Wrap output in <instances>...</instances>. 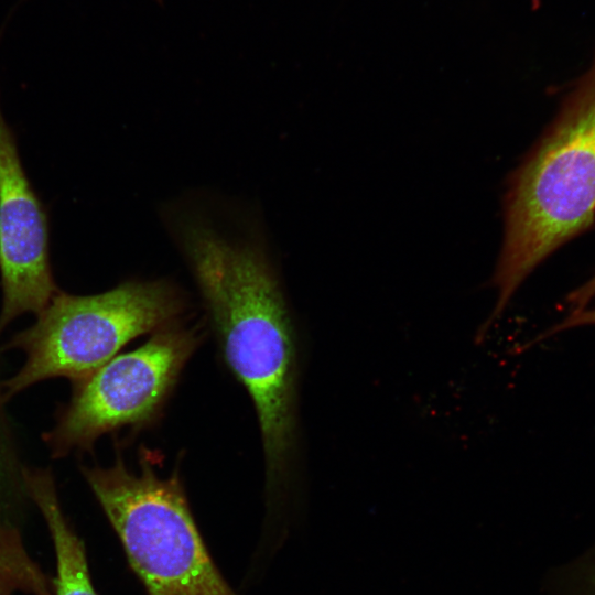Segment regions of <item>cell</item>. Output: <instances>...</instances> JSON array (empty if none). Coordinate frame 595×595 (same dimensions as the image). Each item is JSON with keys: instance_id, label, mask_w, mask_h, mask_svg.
I'll use <instances>...</instances> for the list:
<instances>
[{"instance_id": "cell-1", "label": "cell", "mask_w": 595, "mask_h": 595, "mask_svg": "<svg viewBox=\"0 0 595 595\" xmlns=\"http://www.w3.org/2000/svg\"><path fill=\"white\" fill-rule=\"evenodd\" d=\"M159 217L196 282L228 368L253 402L275 485L295 448L298 350L262 218L204 191L165 202Z\"/></svg>"}, {"instance_id": "cell-2", "label": "cell", "mask_w": 595, "mask_h": 595, "mask_svg": "<svg viewBox=\"0 0 595 595\" xmlns=\"http://www.w3.org/2000/svg\"><path fill=\"white\" fill-rule=\"evenodd\" d=\"M504 221L491 279L497 300L479 326L482 334L490 332L539 264L595 225V55L511 173Z\"/></svg>"}, {"instance_id": "cell-3", "label": "cell", "mask_w": 595, "mask_h": 595, "mask_svg": "<svg viewBox=\"0 0 595 595\" xmlns=\"http://www.w3.org/2000/svg\"><path fill=\"white\" fill-rule=\"evenodd\" d=\"M120 457L108 468H83L148 595H237L214 563L192 516L178 473L160 478Z\"/></svg>"}, {"instance_id": "cell-4", "label": "cell", "mask_w": 595, "mask_h": 595, "mask_svg": "<svg viewBox=\"0 0 595 595\" xmlns=\"http://www.w3.org/2000/svg\"><path fill=\"white\" fill-rule=\"evenodd\" d=\"M185 307L181 289L166 279L127 280L94 295L57 292L12 340L26 360L3 385L4 399L52 377L84 382L133 338L172 326Z\"/></svg>"}, {"instance_id": "cell-5", "label": "cell", "mask_w": 595, "mask_h": 595, "mask_svg": "<svg viewBox=\"0 0 595 595\" xmlns=\"http://www.w3.org/2000/svg\"><path fill=\"white\" fill-rule=\"evenodd\" d=\"M199 343L198 332L173 325L134 350L115 356L77 390L47 440L53 454L88 450L104 433L142 428L162 411Z\"/></svg>"}, {"instance_id": "cell-6", "label": "cell", "mask_w": 595, "mask_h": 595, "mask_svg": "<svg viewBox=\"0 0 595 595\" xmlns=\"http://www.w3.org/2000/svg\"><path fill=\"white\" fill-rule=\"evenodd\" d=\"M0 332L14 317L37 315L57 293L48 259L46 215L23 170L0 105Z\"/></svg>"}, {"instance_id": "cell-7", "label": "cell", "mask_w": 595, "mask_h": 595, "mask_svg": "<svg viewBox=\"0 0 595 595\" xmlns=\"http://www.w3.org/2000/svg\"><path fill=\"white\" fill-rule=\"evenodd\" d=\"M26 488L45 519L56 556L54 595H98L83 541L67 521L50 473L26 472Z\"/></svg>"}, {"instance_id": "cell-8", "label": "cell", "mask_w": 595, "mask_h": 595, "mask_svg": "<svg viewBox=\"0 0 595 595\" xmlns=\"http://www.w3.org/2000/svg\"><path fill=\"white\" fill-rule=\"evenodd\" d=\"M4 393L0 389V537L22 518L29 497L25 469L22 467L8 419L3 410Z\"/></svg>"}, {"instance_id": "cell-9", "label": "cell", "mask_w": 595, "mask_h": 595, "mask_svg": "<svg viewBox=\"0 0 595 595\" xmlns=\"http://www.w3.org/2000/svg\"><path fill=\"white\" fill-rule=\"evenodd\" d=\"M54 595L46 575L24 550L0 547V595Z\"/></svg>"}, {"instance_id": "cell-10", "label": "cell", "mask_w": 595, "mask_h": 595, "mask_svg": "<svg viewBox=\"0 0 595 595\" xmlns=\"http://www.w3.org/2000/svg\"><path fill=\"white\" fill-rule=\"evenodd\" d=\"M547 595H595V543L570 562L552 570Z\"/></svg>"}, {"instance_id": "cell-11", "label": "cell", "mask_w": 595, "mask_h": 595, "mask_svg": "<svg viewBox=\"0 0 595 595\" xmlns=\"http://www.w3.org/2000/svg\"><path fill=\"white\" fill-rule=\"evenodd\" d=\"M587 325H595V306H586L581 310L571 311L570 314H567L559 323L541 333L531 343H527L524 346H522V349H527L539 340L547 339L558 333Z\"/></svg>"}, {"instance_id": "cell-12", "label": "cell", "mask_w": 595, "mask_h": 595, "mask_svg": "<svg viewBox=\"0 0 595 595\" xmlns=\"http://www.w3.org/2000/svg\"><path fill=\"white\" fill-rule=\"evenodd\" d=\"M595 299V274L583 284L571 291L566 296V303L571 311L581 310L589 305Z\"/></svg>"}]
</instances>
